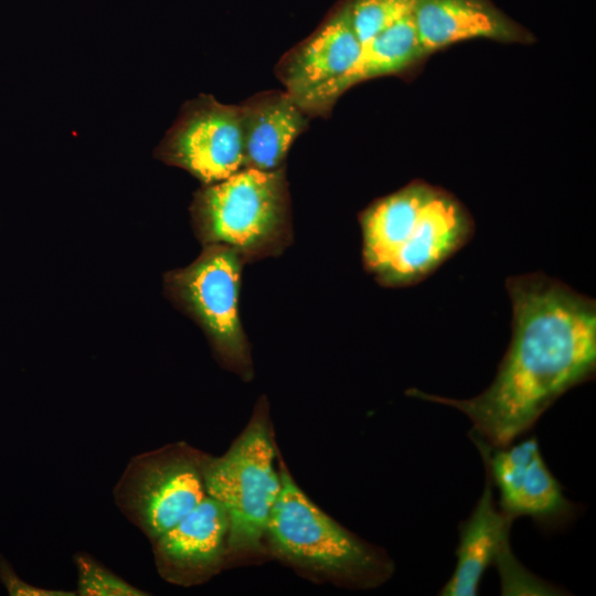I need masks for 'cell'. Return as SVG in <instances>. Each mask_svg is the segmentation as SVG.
Segmentation results:
<instances>
[{"label": "cell", "instance_id": "cell-1", "mask_svg": "<svg viewBox=\"0 0 596 596\" xmlns=\"http://www.w3.org/2000/svg\"><path fill=\"white\" fill-rule=\"evenodd\" d=\"M512 337L492 383L457 400L407 391L409 396L454 407L492 447L512 444L570 389L596 370V302L542 273L507 279Z\"/></svg>", "mask_w": 596, "mask_h": 596}, {"label": "cell", "instance_id": "cell-2", "mask_svg": "<svg viewBox=\"0 0 596 596\" xmlns=\"http://www.w3.org/2000/svg\"><path fill=\"white\" fill-rule=\"evenodd\" d=\"M365 267L391 287L417 284L469 242L473 221L450 193L413 181L360 217Z\"/></svg>", "mask_w": 596, "mask_h": 596}, {"label": "cell", "instance_id": "cell-3", "mask_svg": "<svg viewBox=\"0 0 596 596\" xmlns=\"http://www.w3.org/2000/svg\"><path fill=\"white\" fill-rule=\"evenodd\" d=\"M272 510L266 536L273 551L301 568L356 587L386 581L394 565L390 557L322 511L287 471Z\"/></svg>", "mask_w": 596, "mask_h": 596}, {"label": "cell", "instance_id": "cell-4", "mask_svg": "<svg viewBox=\"0 0 596 596\" xmlns=\"http://www.w3.org/2000/svg\"><path fill=\"white\" fill-rule=\"evenodd\" d=\"M194 227L205 244L220 243L241 254L275 244L287 221V192L280 168H243L199 190L191 206Z\"/></svg>", "mask_w": 596, "mask_h": 596}, {"label": "cell", "instance_id": "cell-5", "mask_svg": "<svg viewBox=\"0 0 596 596\" xmlns=\"http://www.w3.org/2000/svg\"><path fill=\"white\" fill-rule=\"evenodd\" d=\"M275 450L265 423H251L221 457L205 458L207 496L228 518L227 551L253 552L262 546L272 510L281 489Z\"/></svg>", "mask_w": 596, "mask_h": 596}, {"label": "cell", "instance_id": "cell-6", "mask_svg": "<svg viewBox=\"0 0 596 596\" xmlns=\"http://www.w3.org/2000/svg\"><path fill=\"white\" fill-rule=\"evenodd\" d=\"M205 458L184 444L131 457L113 489L115 504L153 542L207 496Z\"/></svg>", "mask_w": 596, "mask_h": 596}, {"label": "cell", "instance_id": "cell-7", "mask_svg": "<svg viewBox=\"0 0 596 596\" xmlns=\"http://www.w3.org/2000/svg\"><path fill=\"white\" fill-rule=\"evenodd\" d=\"M241 253L232 246L206 244L189 266L166 275V289L207 334L227 362L246 366L248 351L237 300Z\"/></svg>", "mask_w": 596, "mask_h": 596}, {"label": "cell", "instance_id": "cell-8", "mask_svg": "<svg viewBox=\"0 0 596 596\" xmlns=\"http://www.w3.org/2000/svg\"><path fill=\"white\" fill-rule=\"evenodd\" d=\"M155 155L204 184L233 175L244 168L241 107L210 95L188 102Z\"/></svg>", "mask_w": 596, "mask_h": 596}, {"label": "cell", "instance_id": "cell-9", "mask_svg": "<svg viewBox=\"0 0 596 596\" xmlns=\"http://www.w3.org/2000/svg\"><path fill=\"white\" fill-rule=\"evenodd\" d=\"M470 436L498 490V507L509 519L528 517L542 529L556 530L575 518L577 505L564 494L534 436L503 447H492L477 435Z\"/></svg>", "mask_w": 596, "mask_h": 596}, {"label": "cell", "instance_id": "cell-10", "mask_svg": "<svg viewBox=\"0 0 596 596\" xmlns=\"http://www.w3.org/2000/svg\"><path fill=\"white\" fill-rule=\"evenodd\" d=\"M228 529L223 505L206 496L191 512L151 542L159 575L183 586L207 579L216 572L227 552Z\"/></svg>", "mask_w": 596, "mask_h": 596}, {"label": "cell", "instance_id": "cell-11", "mask_svg": "<svg viewBox=\"0 0 596 596\" xmlns=\"http://www.w3.org/2000/svg\"><path fill=\"white\" fill-rule=\"evenodd\" d=\"M412 15L428 56L455 43L476 39L521 44L535 40L491 0H415Z\"/></svg>", "mask_w": 596, "mask_h": 596}, {"label": "cell", "instance_id": "cell-12", "mask_svg": "<svg viewBox=\"0 0 596 596\" xmlns=\"http://www.w3.org/2000/svg\"><path fill=\"white\" fill-rule=\"evenodd\" d=\"M361 47L345 1L283 58L279 78L297 100L345 74L356 62Z\"/></svg>", "mask_w": 596, "mask_h": 596}, {"label": "cell", "instance_id": "cell-13", "mask_svg": "<svg viewBox=\"0 0 596 596\" xmlns=\"http://www.w3.org/2000/svg\"><path fill=\"white\" fill-rule=\"evenodd\" d=\"M427 57L409 14L362 44L356 62L345 74L296 102L308 115H323L352 86L375 77L405 73Z\"/></svg>", "mask_w": 596, "mask_h": 596}, {"label": "cell", "instance_id": "cell-14", "mask_svg": "<svg viewBox=\"0 0 596 596\" xmlns=\"http://www.w3.org/2000/svg\"><path fill=\"white\" fill-rule=\"evenodd\" d=\"M494 501L493 486L486 472L485 487L470 515L458 525L456 566L439 595L475 596L483 574L496 564L505 546L510 545L512 524Z\"/></svg>", "mask_w": 596, "mask_h": 596}, {"label": "cell", "instance_id": "cell-15", "mask_svg": "<svg viewBox=\"0 0 596 596\" xmlns=\"http://www.w3.org/2000/svg\"><path fill=\"white\" fill-rule=\"evenodd\" d=\"M244 168L278 169L308 125L307 113L286 92L258 94L242 105Z\"/></svg>", "mask_w": 596, "mask_h": 596}, {"label": "cell", "instance_id": "cell-16", "mask_svg": "<svg viewBox=\"0 0 596 596\" xmlns=\"http://www.w3.org/2000/svg\"><path fill=\"white\" fill-rule=\"evenodd\" d=\"M352 28L361 44L413 13L415 0H348Z\"/></svg>", "mask_w": 596, "mask_h": 596}, {"label": "cell", "instance_id": "cell-17", "mask_svg": "<svg viewBox=\"0 0 596 596\" xmlns=\"http://www.w3.org/2000/svg\"><path fill=\"white\" fill-rule=\"evenodd\" d=\"M76 594L79 596H147L143 590L113 572L93 555L77 552L73 556Z\"/></svg>", "mask_w": 596, "mask_h": 596}, {"label": "cell", "instance_id": "cell-18", "mask_svg": "<svg viewBox=\"0 0 596 596\" xmlns=\"http://www.w3.org/2000/svg\"><path fill=\"white\" fill-rule=\"evenodd\" d=\"M0 579L13 596H77L75 590L45 588L23 581L4 558H0Z\"/></svg>", "mask_w": 596, "mask_h": 596}]
</instances>
